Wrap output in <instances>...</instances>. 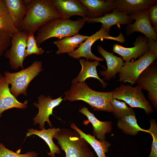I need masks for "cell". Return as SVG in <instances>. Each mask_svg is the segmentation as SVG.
Instances as JSON below:
<instances>
[{"label":"cell","mask_w":157,"mask_h":157,"mask_svg":"<svg viewBox=\"0 0 157 157\" xmlns=\"http://www.w3.org/2000/svg\"><path fill=\"white\" fill-rule=\"evenodd\" d=\"M72 84L70 90L64 93L65 100L71 102L82 100L88 104L94 111L114 112L111 103L113 91H96L91 89L85 82Z\"/></svg>","instance_id":"6da1fadb"},{"label":"cell","mask_w":157,"mask_h":157,"mask_svg":"<svg viewBox=\"0 0 157 157\" xmlns=\"http://www.w3.org/2000/svg\"><path fill=\"white\" fill-rule=\"evenodd\" d=\"M61 17L50 0H30L19 31L34 34L49 21Z\"/></svg>","instance_id":"7a4b0ae2"},{"label":"cell","mask_w":157,"mask_h":157,"mask_svg":"<svg viewBox=\"0 0 157 157\" xmlns=\"http://www.w3.org/2000/svg\"><path fill=\"white\" fill-rule=\"evenodd\" d=\"M87 17L73 21L62 18L52 19L38 31L35 39L38 45L53 37L60 39L74 36L78 33L86 22Z\"/></svg>","instance_id":"3957f363"},{"label":"cell","mask_w":157,"mask_h":157,"mask_svg":"<svg viewBox=\"0 0 157 157\" xmlns=\"http://www.w3.org/2000/svg\"><path fill=\"white\" fill-rule=\"evenodd\" d=\"M63 150L65 157H96L88 143L74 130L62 128L53 136Z\"/></svg>","instance_id":"277c9868"},{"label":"cell","mask_w":157,"mask_h":157,"mask_svg":"<svg viewBox=\"0 0 157 157\" xmlns=\"http://www.w3.org/2000/svg\"><path fill=\"white\" fill-rule=\"evenodd\" d=\"M43 70L41 61H36L28 67L15 73L4 72V76L10 84L11 93L17 98L20 94L27 96V89L30 82Z\"/></svg>","instance_id":"5b68a950"},{"label":"cell","mask_w":157,"mask_h":157,"mask_svg":"<svg viewBox=\"0 0 157 157\" xmlns=\"http://www.w3.org/2000/svg\"><path fill=\"white\" fill-rule=\"evenodd\" d=\"M113 97L122 100L131 108H138L144 110L147 115L152 113L153 109L150 102L146 99L142 89L139 86L132 87L121 83L113 91Z\"/></svg>","instance_id":"8992f818"},{"label":"cell","mask_w":157,"mask_h":157,"mask_svg":"<svg viewBox=\"0 0 157 157\" xmlns=\"http://www.w3.org/2000/svg\"><path fill=\"white\" fill-rule=\"evenodd\" d=\"M109 32V31L107 30L102 25L99 31L89 36L77 49L68 53V55L74 58L78 59L83 57L86 58L87 60L90 59L99 61H104L103 58L96 56L91 51V47L95 42L101 38L113 40L122 43H124L125 41V38L121 32L118 36L114 37L110 35Z\"/></svg>","instance_id":"52a82bcc"},{"label":"cell","mask_w":157,"mask_h":157,"mask_svg":"<svg viewBox=\"0 0 157 157\" xmlns=\"http://www.w3.org/2000/svg\"><path fill=\"white\" fill-rule=\"evenodd\" d=\"M156 60L148 51L137 60L124 63L119 72V81L128 82L131 85L135 84L140 74Z\"/></svg>","instance_id":"ba28073f"},{"label":"cell","mask_w":157,"mask_h":157,"mask_svg":"<svg viewBox=\"0 0 157 157\" xmlns=\"http://www.w3.org/2000/svg\"><path fill=\"white\" fill-rule=\"evenodd\" d=\"M28 33L25 31H19L11 37L10 48L5 51V57L9 60L11 68L17 70L19 67L24 68L25 51Z\"/></svg>","instance_id":"9c48e42d"},{"label":"cell","mask_w":157,"mask_h":157,"mask_svg":"<svg viewBox=\"0 0 157 157\" xmlns=\"http://www.w3.org/2000/svg\"><path fill=\"white\" fill-rule=\"evenodd\" d=\"M137 85L148 92L147 96L153 106L157 109V63L154 61L140 74Z\"/></svg>","instance_id":"30bf717a"},{"label":"cell","mask_w":157,"mask_h":157,"mask_svg":"<svg viewBox=\"0 0 157 157\" xmlns=\"http://www.w3.org/2000/svg\"><path fill=\"white\" fill-rule=\"evenodd\" d=\"M62 96L53 99L50 95L45 96L41 94L38 97V103H33V105L37 107L39 110L38 114L33 118L34 124L35 125L39 124L40 130L44 129L45 122L48 123L50 127H52L49 119V116L51 115H53V108L59 105L63 100L62 98Z\"/></svg>","instance_id":"8fae6325"},{"label":"cell","mask_w":157,"mask_h":157,"mask_svg":"<svg viewBox=\"0 0 157 157\" xmlns=\"http://www.w3.org/2000/svg\"><path fill=\"white\" fill-rule=\"evenodd\" d=\"M149 9L131 15L135 22L127 25L126 35H130L134 32H138L144 34L148 39L157 40V33L151 26L149 21L148 13Z\"/></svg>","instance_id":"7c38bea8"},{"label":"cell","mask_w":157,"mask_h":157,"mask_svg":"<svg viewBox=\"0 0 157 157\" xmlns=\"http://www.w3.org/2000/svg\"><path fill=\"white\" fill-rule=\"evenodd\" d=\"M148 40L145 36H138L133 43L134 47L127 48L115 44L113 51L120 56L125 62L130 61L132 58L136 60L149 51Z\"/></svg>","instance_id":"4fadbf2b"},{"label":"cell","mask_w":157,"mask_h":157,"mask_svg":"<svg viewBox=\"0 0 157 157\" xmlns=\"http://www.w3.org/2000/svg\"><path fill=\"white\" fill-rule=\"evenodd\" d=\"M61 18L69 19L72 16L78 15L86 17L87 11L86 8L78 0H50Z\"/></svg>","instance_id":"5bb4252c"},{"label":"cell","mask_w":157,"mask_h":157,"mask_svg":"<svg viewBox=\"0 0 157 157\" xmlns=\"http://www.w3.org/2000/svg\"><path fill=\"white\" fill-rule=\"evenodd\" d=\"M6 78L3 75L0 78V117L5 111L13 108L24 109L27 107L28 102H19L11 92Z\"/></svg>","instance_id":"9a60e30c"},{"label":"cell","mask_w":157,"mask_h":157,"mask_svg":"<svg viewBox=\"0 0 157 157\" xmlns=\"http://www.w3.org/2000/svg\"><path fill=\"white\" fill-rule=\"evenodd\" d=\"M131 16L124 13L113 10L110 13L105 14L102 17L98 18H90L87 17L88 23L99 22L107 31H109L110 28L114 25L118 27L121 24L128 25L134 21Z\"/></svg>","instance_id":"2e32d148"},{"label":"cell","mask_w":157,"mask_h":157,"mask_svg":"<svg viewBox=\"0 0 157 157\" xmlns=\"http://www.w3.org/2000/svg\"><path fill=\"white\" fill-rule=\"evenodd\" d=\"M114 10L129 15L149 9L157 4V0H114Z\"/></svg>","instance_id":"e0dca14e"},{"label":"cell","mask_w":157,"mask_h":157,"mask_svg":"<svg viewBox=\"0 0 157 157\" xmlns=\"http://www.w3.org/2000/svg\"><path fill=\"white\" fill-rule=\"evenodd\" d=\"M97 47L99 52L106 60L107 67L106 70L100 71V75L104 77V79L108 81L115 78L116 74L124 65L122 59L106 51L100 45L97 46Z\"/></svg>","instance_id":"ac0fdd59"},{"label":"cell","mask_w":157,"mask_h":157,"mask_svg":"<svg viewBox=\"0 0 157 157\" xmlns=\"http://www.w3.org/2000/svg\"><path fill=\"white\" fill-rule=\"evenodd\" d=\"M86 8V17L95 18L110 13L114 8V0H79Z\"/></svg>","instance_id":"d6986e66"},{"label":"cell","mask_w":157,"mask_h":157,"mask_svg":"<svg viewBox=\"0 0 157 157\" xmlns=\"http://www.w3.org/2000/svg\"><path fill=\"white\" fill-rule=\"evenodd\" d=\"M79 112L85 116L88 120H85L83 123L85 124L90 122L93 128L92 134L101 141L105 140V135L110 133L112 129L111 121L102 122L99 120L94 116V114L90 112L87 107L83 106L79 110Z\"/></svg>","instance_id":"ffe728a7"},{"label":"cell","mask_w":157,"mask_h":157,"mask_svg":"<svg viewBox=\"0 0 157 157\" xmlns=\"http://www.w3.org/2000/svg\"><path fill=\"white\" fill-rule=\"evenodd\" d=\"M30 0H4L8 13L16 28L20 31L22 23L27 12Z\"/></svg>","instance_id":"44dd1931"},{"label":"cell","mask_w":157,"mask_h":157,"mask_svg":"<svg viewBox=\"0 0 157 157\" xmlns=\"http://www.w3.org/2000/svg\"><path fill=\"white\" fill-rule=\"evenodd\" d=\"M79 62L81 65V70L78 76L72 80V83L84 82L87 78L92 77L98 79L101 84L102 88H105L108 84L104 81V79L99 78L96 69V67L100 65L99 61L97 60L88 61L80 59Z\"/></svg>","instance_id":"7402d4cb"},{"label":"cell","mask_w":157,"mask_h":157,"mask_svg":"<svg viewBox=\"0 0 157 157\" xmlns=\"http://www.w3.org/2000/svg\"><path fill=\"white\" fill-rule=\"evenodd\" d=\"M60 130L59 128H55L46 129H44L40 131L31 129L28 130L26 136L33 135L38 136L43 139L49 147L50 152H47V154L51 157H56L55 154H60L61 151L58 147L54 143L53 138L56 134Z\"/></svg>","instance_id":"603a6c76"},{"label":"cell","mask_w":157,"mask_h":157,"mask_svg":"<svg viewBox=\"0 0 157 157\" xmlns=\"http://www.w3.org/2000/svg\"><path fill=\"white\" fill-rule=\"evenodd\" d=\"M70 126L72 129L77 131L81 137L83 138L91 146L98 157H106L105 154L108 151V148L111 146L109 142L105 140L101 141L97 139L95 135L85 133L74 123H72Z\"/></svg>","instance_id":"cb8c5ba5"},{"label":"cell","mask_w":157,"mask_h":157,"mask_svg":"<svg viewBox=\"0 0 157 157\" xmlns=\"http://www.w3.org/2000/svg\"><path fill=\"white\" fill-rule=\"evenodd\" d=\"M89 36L77 34L56 40L53 42L58 49L56 52L57 54L65 53H69L75 50V48L83 42Z\"/></svg>","instance_id":"d4e9b609"},{"label":"cell","mask_w":157,"mask_h":157,"mask_svg":"<svg viewBox=\"0 0 157 157\" xmlns=\"http://www.w3.org/2000/svg\"><path fill=\"white\" fill-rule=\"evenodd\" d=\"M118 119L117 126L124 133L135 135L139 131L148 133L147 130L142 129L138 124L134 110L130 114Z\"/></svg>","instance_id":"484cf974"},{"label":"cell","mask_w":157,"mask_h":157,"mask_svg":"<svg viewBox=\"0 0 157 157\" xmlns=\"http://www.w3.org/2000/svg\"><path fill=\"white\" fill-rule=\"evenodd\" d=\"M111 103L114 110L113 114L118 119L130 114L134 110L132 108L128 107L125 102L119 101L113 97Z\"/></svg>","instance_id":"4316f807"},{"label":"cell","mask_w":157,"mask_h":157,"mask_svg":"<svg viewBox=\"0 0 157 157\" xmlns=\"http://www.w3.org/2000/svg\"><path fill=\"white\" fill-rule=\"evenodd\" d=\"M0 30L8 33L11 36L19 31L15 27L12 18L8 13L0 16Z\"/></svg>","instance_id":"83f0119b"},{"label":"cell","mask_w":157,"mask_h":157,"mask_svg":"<svg viewBox=\"0 0 157 157\" xmlns=\"http://www.w3.org/2000/svg\"><path fill=\"white\" fill-rule=\"evenodd\" d=\"M44 52V50L38 46L34 34L28 33L25 51V58L33 54H42Z\"/></svg>","instance_id":"f1b7e54d"},{"label":"cell","mask_w":157,"mask_h":157,"mask_svg":"<svg viewBox=\"0 0 157 157\" xmlns=\"http://www.w3.org/2000/svg\"><path fill=\"white\" fill-rule=\"evenodd\" d=\"M150 127L147 130L148 133L152 136L153 141L149 157H157V124L154 119H151L149 121Z\"/></svg>","instance_id":"f546056e"},{"label":"cell","mask_w":157,"mask_h":157,"mask_svg":"<svg viewBox=\"0 0 157 157\" xmlns=\"http://www.w3.org/2000/svg\"><path fill=\"white\" fill-rule=\"evenodd\" d=\"M38 156V154L34 151L23 154L15 153L7 149L3 144L0 143V157H37Z\"/></svg>","instance_id":"4dcf8cb0"},{"label":"cell","mask_w":157,"mask_h":157,"mask_svg":"<svg viewBox=\"0 0 157 157\" xmlns=\"http://www.w3.org/2000/svg\"><path fill=\"white\" fill-rule=\"evenodd\" d=\"M11 37L9 33L0 30V57L11 46Z\"/></svg>","instance_id":"1f68e13d"},{"label":"cell","mask_w":157,"mask_h":157,"mask_svg":"<svg viewBox=\"0 0 157 157\" xmlns=\"http://www.w3.org/2000/svg\"><path fill=\"white\" fill-rule=\"evenodd\" d=\"M148 16L151 25L154 29L157 32V4L149 9Z\"/></svg>","instance_id":"d6a6232c"},{"label":"cell","mask_w":157,"mask_h":157,"mask_svg":"<svg viewBox=\"0 0 157 157\" xmlns=\"http://www.w3.org/2000/svg\"><path fill=\"white\" fill-rule=\"evenodd\" d=\"M149 51L157 59V41L148 39Z\"/></svg>","instance_id":"836d02e7"},{"label":"cell","mask_w":157,"mask_h":157,"mask_svg":"<svg viewBox=\"0 0 157 157\" xmlns=\"http://www.w3.org/2000/svg\"><path fill=\"white\" fill-rule=\"evenodd\" d=\"M8 13L4 0H0V16Z\"/></svg>","instance_id":"e575fe53"},{"label":"cell","mask_w":157,"mask_h":157,"mask_svg":"<svg viewBox=\"0 0 157 157\" xmlns=\"http://www.w3.org/2000/svg\"><path fill=\"white\" fill-rule=\"evenodd\" d=\"M2 76V74L0 72V78Z\"/></svg>","instance_id":"d590c367"}]
</instances>
